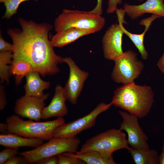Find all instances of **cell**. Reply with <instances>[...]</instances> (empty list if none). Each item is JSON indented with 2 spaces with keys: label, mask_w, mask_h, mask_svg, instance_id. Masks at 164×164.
Returning <instances> with one entry per match:
<instances>
[{
  "label": "cell",
  "mask_w": 164,
  "mask_h": 164,
  "mask_svg": "<svg viewBox=\"0 0 164 164\" xmlns=\"http://www.w3.org/2000/svg\"><path fill=\"white\" fill-rule=\"evenodd\" d=\"M21 30L9 29L7 32L13 45L12 62L23 61L29 63L34 71L43 77L59 72L58 65L63 58L55 52L48 37L53 26L47 23H37L19 19Z\"/></svg>",
  "instance_id": "6da1fadb"
},
{
  "label": "cell",
  "mask_w": 164,
  "mask_h": 164,
  "mask_svg": "<svg viewBox=\"0 0 164 164\" xmlns=\"http://www.w3.org/2000/svg\"><path fill=\"white\" fill-rule=\"evenodd\" d=\"M111 102L115 106L142 118L150 111L154 102V94L150 87L137 85L134 82L117 88Z\"/></svg>",
  "instance_id": "7a4b0ae2"
},
{
  "label": "cell",
  "mask_w": 164,
  "mask_h": 164,
  "mask_svg": "<svg viewBox=\"0 0 164 164\" xmlns=\"http://www.w3.org/2000/svg\"><path fill=\"white\" fill-rule=\"evenodd\" d=\"M6 123L7 125V133L44 140H49L53 138L55 130L65 123V120L63 118H59L44 122L25 121L18 115H13L6 118Z\"/></svg>",
  "instance_id": "3957f363"
},
{
  "label": "cell",
  "mask_w": 164,
  "mask_h": 164,
  "mask_svg": "<svg viewBox=\"0 0 164 164\" xmlns=\"http://www.w3.org/2000/svg\"><path fill=\"white\" fill-rule=\"evenodd\" d=\"M105 22L103 17L90 11L64 9L55 19L54 27L56 32L76 28L91 30L95 33L102 29Z\"/></svg>",
  "instance_id": "277c9868"
},
{
  "label": "cell",
  "mask_w": 164,
  "mask_h": 164,
  "mask_svg": "<svg viewBox=\"0 0 164 164\" xmlns=\"http://www.w3.org/2000/svg\"><path fill=\"white\" fill-rule=\"evenodd\" d=\"M130 147L125 134L120 129L112 128L90 138L81 146L80 152L96 151L107 156L113 155L114 152Z\"/></svg>",
  "instance_id": "5b68a950"
},
{
  "label": "cell",
  "mask_w": 164,
  "mask_h": 164,
  "mask_svg": "<svg viewBox=\"0 0 164 164\" xmlns=\"http://www.w3.org/2000/svg\"><path fill=\"white\" fill-rule=\"evenodd\" d=\"M80 142L79 138L53 137L45 143L29 151L19 152L24 156L28 164L35 163L38 160L48 157L57 156L63 153H75L78 151Z\"/></svg>",
  "instance_id": "8992f818"
},
{
  "label": "cell",
  "mask_w": 164,
  "mask_h": 164,
  "mask_svg": "<svg viewBox=\"0 0 164 164\" xmlns=\"http://www.w3.org/2000/svg\"><path fill=\"white\" fill-rule=\"evenodd\" d=\"M111 77L117 83L124 84L134 82L140 75L144 64L137 57L136 53L128 50L115 59Z\"/></svg>",
  "instance_id": "52a82bcc"
},
{
  "label": "cell",
  "mask_w": 164,
  "mask_h": 164,
  "mask_svg": "<svg viewBox=\"0 0 164 164\" xmlns=\"http://www.w3.org/2000/svg\"><path fill=\"white\" fill-rule=\"evenodd\" d=\"M112 105L111 102L109 104L100 103L86 115L68 123H64L57 128L53 132V137H76L83 131L94 127L97 116L108 109Z\"/></svg>",
  "instance_id": "ba28073f"
},
{
  "label": "cell",
  "mask_w": 164,
  "mask_h": 164,
  "mask_svg": "<svg viewBox=\"0 0 164 164\" xmlns=\"http://www.w3.org/2000/svg\"><path fill=\"white\" fill-rule=\"evenodd\" d=\"M119 113L122 118L119 129L126 132L129 145L136 149H149L147 142L148 137L140 126L138 118L128 112L121 110L119 111Z\"/></svg>",
  "instance_id": "9c48e42d"
},
{
  "label": "cell",
  "mask_w": 164,
  "mask_h": 164,
  "mask_svg": "<svg viewBox=\"0 0 164 164\" xmlns=\"http://www.w3.org/2000/svg\"><path fill=\"white\" fill-rule=\"evenodd\" d=\"M63 61L68 66L70 70L68 79L63 87L65 94L67 100L75 105L89 73L79 68L71 57L64 58Z\"/></svg>",
  "instance_id": "30bf717a"
},
{
  "label": "cell",
  "mask_w": 164,
  "mask_h": 164,
  "mask_svg": "<svg viewBox=\"0 0 164 164\" xmlns=\"http://www.w3.org/2000/svg\"><path fill=\"white\" fill-rule=\"evenodd\" d=\"M49 95V94H46L43 97H37L25 95L16 101L14 108L15 113L31 120L39 121L45 107V101Z\"/></svg>",
  "instance_id": "8fae6325"
},
{
  "label": "cell",
  "mask_w": 164,
  "mask_h": 164,
  "mask_svg": "<svg viewBox=\"0 0 164 164\" xmlns=\"http://www.w3.org/2000/svg\"><path fill=\"white\" fill-rule=\"evenodd\" d=\"M112 24L105 31L102 38L104 57L114 61L123 53L122 36L124 34L120 22Z\"/></svg>",
  "instance_id": "7c38bea8"
},
{
  "label": "cell",
  "mask_w": 164,
  "mask_h": 164,
  "mask_svg": "<svg viewBox=\"0 0 164 164\" xmlns=\"http://www.w3.org/2000/svg\"><path fill=\"white\" fill-rule=\"evenodd\" d=\"M116 12L117 13L118 22H120L124 34L129 38L139 51L143 60H146L148 57V53L146 50L144 43L145 35L149 29L152 22L155 19L161 18L159 15L152 14L151 17L144 19L139 22L141 26H144L145 29L143 32L140 34H134L127 30L123 26V24L128 23L125 20V13L122 9H118Z\"/></svg>",
  "instance_id": "4fadbf2b"
},
{
  "label": "cell",
  "mask_w": 164,
  "mask_h": 164,
  "mask_svg": "<svg viewBox=\"0 0 164 164\" xmlns=\"http://www.w3.org/2000/svg\"><path fill=\"white\" fill-rule=\"evenodd\" d=\"M164 0H146L139 5H132L125 3L123 9L126 14L132 20L146 13L156 15L164 18Z\"/></svg>",
  "instance_id": "5bb4252c"
},
{
  "label": "cell",
  "mask_w": 164,
  "mask_h": 164,
  "mask_svg": "<svg viewBox=\"0 0 164 164\" xmlns=\"http://www.w3.org/2000/svg\"><path fill=\"white\" fill-rule=\"evenodd\" d=\"M66 100L63 87L60 84L57 85L50 103L43 110L42 118L46 119L53 117L63 118L68 113L65 103Z\"/></svg>",
  "instance_id": "9a60e30c"
},
{
  "label": "cell",
  "mask_w": 164,
  "mask_h": 164,
  "mask_svg": "<svg viewBox=\"0 0 164 164\" xmlns=\"http://www.w3.org/2000/svg\"><path fill=\"white\" fill-rule=\"evenodd\" d=\"M40 74L33 71L26 75V83L24 87L25 95L37 97H42L45 95L43 91L49 88L50 83L42 80Z\"/></svg>",
  "instance_id": "2e32d148"
},
{
  "label": "cell",
  "mask_w": 164,
  "mask_h": 164,
  "mask_svg": "<svg viewBox=\"0 0 164 164\" xmlns=\"http://www.w3.org/2000/svg\"><path fill=\"white\" fill-rule=\"evenodd\" d=\"M44 143L43 140L38 138H30L12 133L1 134L0 145L6 148H19L21 147L36 148Z\"/></svg>",
  "instance_id": "e0dca14e"
},
{
  "label": "cell",
  "mask_w": 164,
  "mask_h": 164,
  "mask_svg": "<svg viewBox=\"0 0 164 164\" xmlns=\"http://www.w3.org/2000/svg\"><path fill=\"white\" fill-rule=\"evenodd\" d=\"M94 33L90 30L71 28L56 32L53 36L51 43L53 46L61 47L73 42L83 36Z\"/></svg>",
  "instance_id": "ac0fdd59"
},
{
  "label": "cell",
  "mask_w": 164,
  "mask_h": 164,
  "mask_svg": "<svg viewBox=\"0 0 164 164\" xmlns=\"http://www.w3.org/2000/svg\"><path fill=\"white\" fill-rule=\"evenodd\" d=\"M63 154L77 158L83 160L87 164H116L113 155L107 156L96 151H90L80 152L78 151L76 153L66 152Z\"/></svg>",
  "instance_id": "d6986e66"
},
{
  "label": "cell",
  "mask_w": 164,
  "mask_h": 164,
  "mask_svg": "<svg viewBox=\"0 0 164 164\" xmlns=\"http://www.w3.org/2000/svg\"><path fill=\"white\" fill-rule=\"evenodd\" d=\"M128 150L136 164H159V155L155 149H136L131 148Z\"/></svg>",
  "instance_id": "ffe728a7"
},
{
  "label": "cell",
  "mask_w": 164,
  "mask_h": 164,
  "mask_svg": "<svg viewBox=\"0 0 164 164\" xmlns=\"http://www.w3.org/2000/svg\"><path fill=\"white\" fill-rule=\"evenodd\" d=\"M13 53L12 51L0 52V83L6 82L8 84L11 73V64L12 62Z\"/></svg>",
  "instance_id": "44dd1931"
},
{
  "label": "cell",
  "mask_w": 164,
  "mask_h": 164,
  "mask_svg": "<svg viewBox=\"0 0 164 164\" xmlns=\"http://www.w3.org/2000/svg\"><path fill=\"white\" fill-rule=\"evenodd\" d=\"M33 71L30 64L25 61H19L12 62L11 64V73L15 76V83L18 85L27 74Z\"/></svg>",
  "instance_id": "7402d4cb"
},
{
  "label": "cell",
  "mask_w": 164,
  "mask_h": 164,
  "mask_svg": "<svg viewBox=\"0 0 164 164\" xmlns=\"http://www.w3.org/2000/svg\"><path fill=\"white\" fill-rule=\"evenodd\" d=\"M29 0H0L4 4L6 9L3 18L9 19L16 13L20 4L22 2Z\"/></svg>",
  "instance_id": "603a6c76"
},
{
  "label": "cell",
  "mask_w": 164,
  "mask_h": 164,
  "mask_svg": "<svg viewBox=\"0 0 164 164\" xmlns=\"http://www.w3.org/2000/svg\"><path fill=\"white\" fill-rule=\"evenodd\" d=\"M58 164H85L82 160L77 158L62 154L57 155Z\"/></svg>",
  "instance_id": "cb8c5ba5"
},
{
  "label": "cell",
  "mask_w": 164,
  "mask_h": 164,
  "mask_svg": "<svg viewBox=\"0 0 164 164\" xmlns=\"http://www.w3.org/2000/svg\"><path fill=\"white\" fill-rule=\"evenodd\" d=\"M18 148H6L0 152V164L5 162L13 156L19 154Z\"/></svg>",
  "instance_id": "d4e9b609"
},
{
  "label": "cell",
  "mask_w": 164,
  "mask_h": 164,
  "mask_svg": "<svg viewBox=\"0 0 164 164\" xmlns=\"http://www.w3.org/2000/svg\"><path fill=\"white\" fill-rule=\"evenodd\" d=\"M122 3V0H108L107 13L110 14L114 12L118 9V5H120Z\"/></svg>",
  "instance_id": "484cf974"
},
{
  "label": "cell",
  "mask_w": 164,
  "mask_h": 164,
  "mask_svg": "<svg viewBox=\"0 0 164 164\" xmlns=\"http://www.w3.org/2000/svg\"><path fill=\"white\" fill-rule=\"evenodd\" d=\"M14 155L7 161L5 164H28L26 159L23 156Z\"/></svg>",
  "instance_id": "4316f807"
},
{
  "label": "cell",
  "mask_w": 164,
  "mask_h": 164,
  "mask_svg": "<svg viewBox=\"0 0 164 164\" xmlns=\"http://www.w3.org/2000/svg\"><path fill=\"white\" fill-rule=\"evenodd\" d=\"M58 162L57 156H54L41 159L36 162L34 163L36 164H58Z\"/></svg>",
  "instance_id": "83f0119b"
},
{
  "label": "cell",
  "mask_w": 164,
  "mask_h": 164,
  "mask_svg": "<svg viewBox=\"0 0 164 164\" xmlns=\"http://www.w3.org/2000/svg\"><path fill=\"white\" fill-rule=\"evenodd\" d=\"M13 44L8 43L2 38L0 33V52L12 51Z\"/></svg>",
  "instance_id": "f1b7e54d"
},
{
  "label": "cell",
  "mask_w": 164,
  "mask_h": 164,
  "mask_svg": "<svg viewBox=\"0 0 164 164\" xmlns=\"http://www.w3.org/2000/svg\"><path fill=\"white\" fill-rule=\"evenodd\" d=\"M7 104L6 97L5 94L4 87L0 85V110H2Z\"/></svg>",
  "instance_id": "f546056e"
},
{
  "label": "cell",
  "mask_w": 164,
  "mask_h": 164,
  "mask_svg": "<svg viewBox=\"0 0 164 164\" xmlns=\"http://www.w3.org/2000/svg\"><path fill=\"white\" fill-rule=\"evenodd\" d=\"M103 0H97V5L93 10L90 11L94 14L101 15L102 14V2Z\"/></svg>",
  "instance_id": "4dcf8cb0"
},
{
  "label": "cell",
  "mask_w": 164,
  "mask_h": 164,
  "mask_svg": "<svg viewBox=\"0 0 164 164\" xmlns=\"http://www.w3.org/2000/svg\"><path fill=\"white\" fill-rule=\"evenodd\" d=\"M157 66L160 70L164 68V53L158 61Z\"/></svg>",
  "instance_id": "1f68e13d"
},
{
  "label": "cell",
  "mask_w": 164,
  "mask_h": 164,
  "mask_svg": "<svg viewBox=\"0 0 164 164\" xmlns=\"http://www.w3.org/2000/svg\"><path fill=\"white\" fill-rule=\"evenodd\" d=\"M7 125L6 123H0V131L2 134H7Z\"/></svg>",
  "instance_id": "d6a6232c"
},
{
  "label": "cell",
  "mask_w": 164,
  "mask_h": 164,
  "mask_svg": "<svg viewBox=\"0 0 164 164\" xmlns=\"http://www.w3.org/2000/svg\"><path fill=\"white\" fill-rule=\"evenodd\" d=\"M159 164H164V143L162 147V152L159 155Z\"/></svg>",
  "instance_id": "836d02e7"
},
{
  "label": "cell",
  "mask_w": 164,
  "mask_h": 164,
  "mask_svg": "<svg viewBox=\"0 0 164 164\" xmlns=\"http://www.w3.org/2000/svg\"><path fill=\"white\" fill-rule=\"evenodd\" d=\"M135 0L137 1L138 2H142L145 1V0Z\"/></svg>",
  "instance_id": "e575fe53"
},
{
  "label": "cell",
  "mask_w": 164,
  "mask_h": 164,
  "mask_svg": "<svg viewBox=\"0 0 164 164\" xmlns=\"http://www.w3.org/2000/svg\"><path fill=\"white\" fill-rule=\"evenodd\" d=\"M161 70L162 73L164 74V68L162 69Z\"/></svg>",
  "instance_id": "d590c367"
}]
</instances>
